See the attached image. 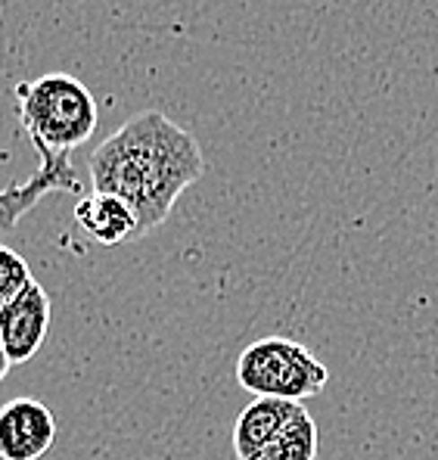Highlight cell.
<instances>
[{"label": "cell", "instance_id": "obj_1", "mask_svg": "<svg viewBox=\"0 0 438 460\" xmlns=\"http://www.w3.org/2000/svg\"><path fill=\"white\" fill-rule=\"evenodd\" d=\"M202 172L206 155L199 140L159 110L127 119L87 159L93 193L125 199L137 215V236L165 225L174 202Z\"/></svg>", "mask_w": 438, "mask_h": 460}, {"label": "cell", "instance_id": "obj_2", "mask_svg": "<svg viewBox=\"0 0 438 460\" xmlns=\"http://www.w3.org/2000/svg\"><path fill=\"white\" fill-rule=\"evenodd\" d=\"M16 115L40 159L69 155L97 131V100L78 78L50 72L16 84Z\"/></svg>", "mask_w": 438, "mask_h": 460}, {"label": "cell", "instance_id": "obj_3", "mask_svg": "<svg viewBox=\"0 0 438 460\" xmlns=\"http://www.w3.org/2000/svg\"><path fill=\"white\" fill-rule=\"evenodd\" d=\"M237 383L255 398L305 402L327 389L329 370L302 342L286 336H265L237 358Z\"/></svg>", "mask_w": 438, "mask_h": 460}, {"label": "cell", "instance_id": "obj_4", "mask_svg": "<svg viewBox=\"0 0 438 460\" xmlns=\"http://www.w3.org/2000/svg\"><path fill=\"white\" fill-rule=\"evenodd\" d=\"M57 442V420L38 398H10L0 408V460H40Z\"/></svg>", "mask_w": 438, "mask_h": 460}, {"label": "cell", "instance_id": "obj_5", "mask_svg": "<svg viewBox=\"0 0 438 460\" xmlns=\"http://www.w3.org/2000/svg\"><path fill=\"white\" fill-rule=\"evenodd\" d=\"M50 333V296L31 280L10 305L0 308V342L10 364H25L38 355Z\"/></svg>", "mask_w": 438, "mask_h": 460}, {"label": "cell", "instance_id": "obj_6", "mask_svg": "<svg viewBox=\"0 0 438 460\" xmlns=\"http://www.w3.org/2000/svg\"><path fill=\"white\" fill-rule=\"evenodd\" d=\"M10 159V150L0 146V162ZM78 174L69 165V155H57V159H40L38 172L29 181H16L6 190H0V236L13 234L19 221L44 199L47 193H78Z\"/></svg>", "mask_w": 438, "mask_h": 460}, {"label": "cell", "instance_id": "obj_7", "mask_svg": "<svg viewBox=\"0 0 438 460\" xmlns=\"http://www.w3.org/2000/svg\"><path fill=\"white\" fill-rule=\"evenodd\" d=\"M299 411H305L299 402H283V398H255L252 404H246L233 423L237 460H265V451Z\"/></svg>", "mask_w": 438, "mask_h": 460}, {"label": "cell", "instance_id": "obj_8", "mask_svg": "<svg viewBox=\"0 0 438 460\" xmlns=\"http://www.w3.org/2000/svg\"><path fill=\"white\" fill-rule=\"evenodd\" d=\"M75 225L81 234L91 236L100 246H118V243L140 240L137 236V215L131 212L125 199L110 193L81 196L75 206Z\"/></svg>", "mask_w": 438, "mask_h": 460}, {"label": "cell", "instance_id": "obj_9", "mask_svg": "<svg viewBox=\"0 0 438 460\" xmlns=\"http://www.w3.org/2000/svg\"><path fill=\"white\" fill-rule=\"evenodd\" d=\"M320 432L308 411H299L265 451V460H318Z\"/></svg>", "mask_w": 438, "mask_h": 460}, {"label": "cell", "instance_id": "obj_10", "mask_svg": "<svg viewBox=\"0 0 438 460\" xmlns=\"http://www.w3.org/2000/svg\"><path fill=\"white\" fill-rule=\"evenodd\" d=\"M31 280H35V277H31L29 261H25L16 249L0 243V308L10 305Z\"/></svg>", "mask_w": 438, "mask_h": 460}, {"label": "cell", "instance_id": "obj_11", "mask_svg": "<svg viewBox=\"0 0 438 460\" xmlns=\"http://www.w3.org/2000/svg\"><path fill=\"white\" fill-rule=\"evenodd\" d=\"M10 358H6V351H4V342H0V383H4V376L10 374Z\"/></svg>", "mask_w": 438, "mask_h": 460}]
</instances>
